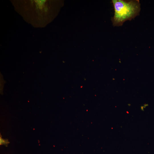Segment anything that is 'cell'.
Segmentation results:
<instances>
[{
    "label": "cell",
    "instance_id": "6da1fadb",
    "mask_svg": "<svg viewBox=\"0 0 154 154\" xmlns=\"http://www.w3.org/2000/svg\"><path fill=\"white\" fill-rule=\"evenodd\" d=\"M114 16L112 21L114 26H121L127 20H130L139 14L140 5L139 0H112Z\"/></svg>",
    "mask_w": 154,
    "mask_h": 154
},
{
    "label": "cell",
    "instance_id": "7a4b0ae2",
    "mask_svg": "<svg viewBox=\"0 0 154 154\" xmlns=\"http://www.w3.org/2000/svg\"><path fill=\"white\" fill-rule=\"evenodd\" d=\"M0 145L6 144L7 143L8 141L0 137Z\"/></svg>",
    "mask_w": 154,
    "mask_h": 154
}]
</instances>
